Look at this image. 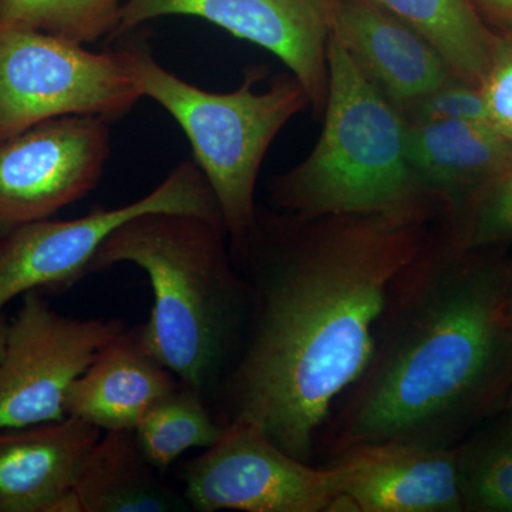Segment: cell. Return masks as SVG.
Listing matches in <instances>:
<instances>
[{
	"mask_svg": "<svg viewBox=\"0 0 512 512\" xmlns=\"http://www.w3.org/2000/svg\"><path fill=\"white\" fill-rule=\"evenodd\" d=\"M447 217L436 192L386 210L313 218L258 205L234 258L249 313L214 394L222 426L247 421L313 464L333 407L369 362L390 286Z\"/></svg>",
	"mask_w": 512,
	"mask_h": 512,
	"instance_id": "obj_1",
	"label": "cell"
},
{
	"mask_svg": "<svg viewBox=\"0 0 512 512\" xmlns=\"http://www.w3.org/2000/svg\"><path fill=\"white\" fill-rule=\"evenodd\" d=\"M507 248H464L447 221L387 293L362 375L340 396L326 451L377 441L450 448L493 419L512 383Z\"/></svg>",
	"mask_w": 512,
	"mask_h": 512,
	"instance_id": "obj_2",
	"label": "cell"
},
{
	"mask_svg": "<svg viewBox=\"0 0 512 512\" xmlns=\"http://www.w3.org/2000/svg\"><path fill=\"white\" fill-rule=\"evenodd\" d=\"M131 264L146 272L153 306L138 326L148 355L181 383L214 397L234 363L249 313L244 275L224 224L200 215H137L106 238L89 274Z\"/></svg>",
	"mask_w": 512,
	"mask_h": 512,
	"instance_id": "obj_3",
	"label": "cell"
},
{
	"mask_svg": "<svg viewBox=\"0 0 512 512\" xmlns=\"http://www.w3.org/2000/svg\"><path fill=\"white\" fill-rule=\"evenodd\" d=\"M116 40L111 49L143 97L160 104L190 141L194 163L220 207L234 259L255 221L256 180L266 153L282 128L308 109V94L288 73L276 74L265 92H256V83L268 76L261 64L247 67L234 92H208L161 66L146 37Z\"/></svg>",
	"mask_w": 512,
	"mask_h": 512,
	"instance_id": "obj_4",
	"label": "cell"
},
{
	"mask_svg": "<svg viewBox=\"0 0 512 512\" xmlns=\"http://www.w3.org/2000/svg\"><path fill=\"white\" fill-rule=\"evenodd\" d=\"M328 99L311 154L269 183L276 211L298 217L386 210L427 192L406 153V121L329 33Z\"/></svg>",
	"mask_w": 512,
	"mask_h": 512,
	"instance_id": "obj_5",
	"label": "cell"
},
{
	"mask_svg": "<svg viewBox=\"0 0 512 512\" xmlns=\"http://www.w3.org/2000/svg\"><path fill=\"white\" fill-rule=\"evenodd\" d=\"M143 99L113 52L20 28H0V141L64 116L124 119Z\"/></svg>",
	"mask_w": 512,
	"mask_h": 512,
	"instance_id": "obj_6",
	"label": "cell"
},
{
	"mask_svg": "<svg viewBox=\"0 0 512 512\" xmlns=\"http://www.w3.org/2000/svg\"><path fill=\"white\" fill-rule=\"evenodd\" d=\"M156 211L200 215L224 224L204 174L194 160L183 161L136 201L117 208L97 207L74 220L32 222L0 237V313L29 292H66L89 275L93 256L114 229Z\"/></svg>",
	"mask_w": 512,
	"mask_h": 512,
	"instance_id": "obj_7",
	"label": "cell"
},
{
	"mask_svg": "<svg viewBox=\"0 0 512 512\" xmlns=\"http://www.w3.org/2000/svg\"><path fill=\"white\" fill-rule=\"evenodd\" d=\"M126 329L121 319L62 315L42 292L23 295L0 357V430L64 419L72 384Z\"/></svg>",
	"mask_w": 512,
	"mask_h": 512,
	"instance_id": "obj_8",
	"label": "cell"
},
{
	"mask_svg": "<svg viewBox=\"0 0 512 512\" xmlns=\"http://www.w3.org/2000/svg\"><path fill=\"white\" fill-rule=\"evenodd\" d=\"M181 478L184 497L198 512H329L342 497L335 467L298 460L241 420L225 424Z\"/></svg>",
	"mask_w": 512,
	"mask_h": 512,
	"instance_id": "obj_9",
	"label": "cell"
},
{
	"mask_svg": "<svg viewBox=\"0 0 512 512\" xmlns=\"http://www.w3.org/2000/svg\"><path fill=\"white\" fill-rule=\"evenodd\" d=\"M110 156V123L96 116L57 117L0 141V237L83 200Z\"/></svg>",
	"mask_w": 512,
	"mask_h": 512,
	"instance_id": "obj_10",
	"label": "cell"
},
{
	"mask_svg": "<svg viewBox=\"0 0 512 512\" xmlns=\"http://www.w3.org/2000/svg\"><path fill=\"white\" fill-rule=\"evenodd\" d=\"M333 0H124L110 40L163 16H192L278 57L319 116L328 99V40Z\"/></svg>",
	"mask_w": 512,
	"mask_h": 512,
	"instance_id": "obj_11",
	"label": "cell"
},
{
	"mask_svg": "<svg viewBox=\"0 0 512 512\" xmlns=\"http://www.w3.org/2000/svg\"><path fill=\"white\" fill-rule=\"evenodd\" d=\"M328 466L356 512H464L456 447L377 441L343 448Z\"/></svg>",
	"mask_w": 512,
	"mask_h": 512,
	"instance_id": "obj_12",
	"label": "cell"
},
{
	"mask_svg": "<svg viewBox=\"0 0 512 512\" xmlns=\"http://www.w3.org/2000/svg\"><path fill=\"white\" fill-rule=\"evenodd\" d=\"M330 35L402 116L454 76L426 36L372 0H333Z\"/></svg>",
	"mask_w": 512,
	"mask_h": 512,
	"instance_id": "obj_13",
	"label": "cell"
},
{
	"mask_svg": "<svg viewBox=\"0 0 512 512\" xmlns=\"http://www.w3.org/2000/svg\"><path fill=\"white\" fill-rule=\"evenodd\" d=\"M101 433L72 416L0 430V512H49L73 490Z\"/></svg>",
	"mask_w": 512,
	"mask_h": 512,
	"instance_id": "obj_14",
	"label": "cell"
},
{
	"mask_svg": "<svg viewBox=\"0 0 512 512\" xmlns=\"http://www.w3.org/2000/svg\"><path fill=\"white\" fill-rule=\"evenodd\" d=\"M406 121V153L421 184L448 215L467 205L512 164V143L491 124L458 119Z\"/></svg>",
	"mask_w": 512,
	"mask_h": 512,
	"instance_id": "obj_15",
	"label": "cell"
},
{
	"mask_svg": "<svg viewBox=\"0 0 512 512\" xmlns=\"http://www.w3.org/2000/svg\"><path fill=\"white\" fill-rule=\"evenodd\" d=\"M178 384L171 370L148 355L138 326L126 329L72 384L66 416L101 431L134 430L147 410Z\"/></svg>",
	"mask_w": 512,
	"mask_h": 512,
	"instance_id": "obj_16",
	"label": "cell"
},
{
	"mask_svg": "<svg viewBox=\"0 0 512 512\" xmlns=\"http://www.w3.org/2000/svg\"><path fill=\"white\" fill-rule=\"evenodd\" d=\"M83 512H187V498L165 484L134 430L103 431L73 487Z\"/></svg>",
	"mask_w": 512,
	"mask_h": 512,
	"instance_id": "obj_17",
	"label": "cell"
},
{
	"mask_svg": "<svg viewBox=\"0 0 512 512\" xmlns=\"http://www.w3.org/2000/svg\"><path fill=\"white\" fill-rule=\"evenodd\" d=\"M427 37L458 79L480 89L495 30L471 0H372Z\"/></svg>",
	"mask_w": 512,
	"mask_h": 512,
	"instance_id": "obj_18",
	"label": "cell"
},
{
	"mask_svg": "<svg viewBox=\"0 0 512 512\" xmlns=\"http://www.w3.org/2000/svg\"><path fill=\"white\" fill-rule=\"evenodd\" d=\"M205 399L204 394L180 382L137 424L138 444L157 470H167L185 451L211 447L220 439L224 426L212 416Z\"/></svg>",
	"mask_w": 512,
	"mask_h": 512,
	"instance_id": "obj_19",
	"label": "cell"
},
{
	"mask_svg": "<svg viewBox=\"0 0 512 512\" xmlns=\"http://www.w3.org/2000/svg\"><path fill=\"white\" fill-rule=\"evenodd\" d=\"M493 419L456 446L464 512H512V419Z\"/></svg>",
	"mask_w": 512,
	"mask_h": 512,
	"instance_id": "obj_20",
	"label": "cell"
},
{
	"mask_svg": "<svg viewBox=\"0 0 512 512\" xmlns=\"http://www.w3.org/2000/svg\"><path fill=\"white\" fill-rule=\"evenodd\" d=\"M124 0H0V28L37 30L92 45L111 39Z\"/></svg>",
	"mask_w": 512,
	"mask_h": 512,
	"instance_id": "obj_21",
	"label": "cell"
},
{
	"mask_svg": "<svg viewBox=\"0 0 512 512\" xmlns=\"http://www.w3.org/2000/svg\"><path fill=\"white\" fill-rule=\"evenodd\" d=\"M451 238L464 248H508L512 244V164L447 217Z\"/></svg>",
	"mask_w": 512,
	"mask_h": 512,
	"instance_id": "obj_22",
	"label": "cell"
},
{
	"mask_svg": "<svg viewBox=\"0 0 512 512\" xmlns=\"http://www.w3.org/2000/svg\"><path fill=\"white\" fill-rule=\"evenodd\" d=\"M494 30L490 64L480 93L491 126L512 143V26Z\"/></svg>",
	"mask_w": 512,
	"mask_h": 512,
	"instance_id": "obj_23",
	"label": "cell"
},
{
	"mask_svg": "<svg viewBox=\"0 0 512 512\" xmlns=\"http://www.w3.org/2000/svg\"><path fill=\"white\" fill-rule=\"evenodd\" d=\"M403 117L404 120L458 119L491 124L480 89L456 76L430 93Z\"/></svg>",
	"mask_w": 512,
	"mask_h": 512,
	"instance_id": "obj_24",
	"label": "cell"
},
{
	"mask_svg": "<svg viewBox=\"0 0 512 512\" xmlns=\"http://www.w3.org/2000/svg\"><path fill=\"white\" fill-rule=\"evenodd\" d=\"M471 3L490 28L512 26V0H471Z\"/></svg>",
	"mask_w": 512,
	"mask_h": 512,
	"instance_id": "obj_25",
	"label": "cell"
},
{
	"mask_svg": "<svg viewBox=\"0 0 512 512\" xmlns=\"http://www.w3.org/2000/svg\"><path fill=\"white\" fill-rule=\"evenodd\" d=\"M503 316L508 329H510L512 333V258L510 261V276H508L507 295H505L503 305Z\"/></svg>",
	"mask_w": 512,
	"mask_h": 512,
	"instance_id": "obj_26",
	"label": "cell"
},
{
	"mask_svg": "<svg viewBox=\"0 0 512 512\" xmlns=\"http://www.w3.org/2000/svg\"><path fill=\"white\" fill-rule=\"evenodd\" d=\"M9 319L5 313H0V357L3 355L5 350L6 335H8Z\"/></svg>",
	"mask_w": 512,
	"mask_h": 512,
	"instance_id": "obj_27",
	"label": "cell"
},
{
	"mask_svg": "<svg viewBox=\"0 0 512 512\" xmlns=\"http://www.w3.org/2000/svg\"><path fill=\"white\" fill-rule=\"evenodd\" d=\"M507 414L508 417L512 419V383L510 389H508L507 394H505V399L503 402V406H501V412Z\"/></svg>",
	"mask_w": 512,
	"mask_h": 512,
	"instance_id": "obj_28",
	"label": "cell"
}]
</instances>
